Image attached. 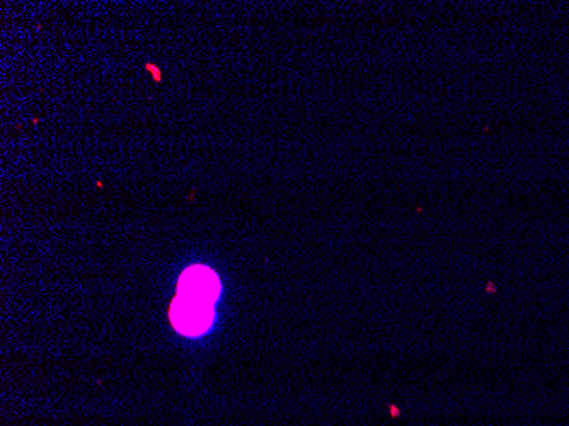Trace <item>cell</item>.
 <instances>
[{
    "mask_svg": "<svg viewBox=\"0 0 569 426\" xmlns=\"http://www.w3.org/2000/svg\"><path fill=\"white\" fill-rule=\"evenodd\" d=\"M212 304L213 302H208V300L178 295L171 309L174 326L181 333L190 334V336L205 333L213 323Z\"/></svg>",
    "mask_w": 569,
    "mask_h": 426,
    "instance_id": "6da1fadb",
    "label": "cell"
},
{
    "mask_svg": "<svg viewBox=\"0 0 569 426\" xmlns=\"http://www.w3.org/2000/svg\"><path fill=\"white\" fill-rule=\"evenodd\" d=\"M220 282L217 275L205 266H191L179 280L178 295L215 302L219 297Z\"/></svg>",
    "mask_w": 569,
    "mask_h": 426,
    "instance_id": "7a4b0ae2",
    "label": "cell"
}]
</instances>
